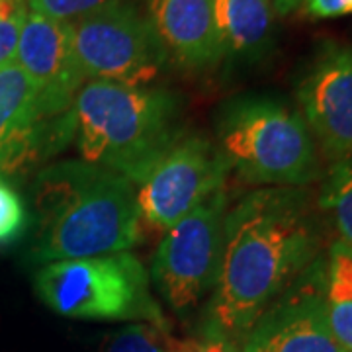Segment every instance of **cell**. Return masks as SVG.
I'll list each match as a JSON object with an SVG mask.
<instances>
[{
	"label": "cell",
	"instance_id": "14",
	"mask_svg": "<svg viewBox=\"0 0 352 352\" xmlns=\"http://www.w3.org/2000/svg\"><path fill=\"white\" fill-rule=\"evenodd\" d=\"M223 59H261L272 47L276 12L268 0H212Z\"/></svg>",
	"mask_w": 352,
	"mask_h": 352
},
{
	"label": "cell",
	"instance_id": "5",
	"mask_svg": "<svg viewBox=\"0 0 352 352\" xmlns=\"http://www.w3.org/2000/svg\"><path fill=\"white\" fill-rule=\"evenodd\" d=\"M34 289L51 311L69 319H143V323L166 327L149 289V274L131 252L41 264Z\"/></svg>",
	"mask_w": 352,
	"mask_h": 352
},
{
	"label": "cell",
	"instance_id": "8",
	"mask_svg": "<svg viewBox=\"0 0 352 352\" xmlns=\"http://www.w3.org/2000/svg\"><path fill=\"white\" fill-rule=\"evenodd\" d=\"M231 166L214 143L180 138L138 186L141 226L166 233L200 204L223 190Z\"/></svg>",
	"mask_w": 352,
	"mask_h": 352
},
{
	"label": "cell",
	"instance_id": "20",
	"mask_svg": "<svg viewBox=\"0 0 352 352\" xmlns=\"http://www.w3.org/2000/svg\"><path fill=\"white\" fill-rule=\"evenodd\" d=\"M112 0H25L30 12L41 14L59 22H75L87 14L98 10Z\"/></svg>",
	"mask_w": 352,
	"mask_h": 352
},
{
	"label": "cell",
	"instance_id": "4",
	"mask_svg": "<svg viewBox=\"0 0 352 352\" xmlns=\"http://www.w3.org/2000/svg\"><path fill=\"white\" fill-rule=\"evenodd\" d=\"M217 138L231 170L251 184L302 188L319 175L305 120L274 98L249 96L229 104Z\"/></svg>",
	"mask_w": 352,
	"mask_h": 352
},
{
	"label": "cell",
	"instance_id": "1",
	"mask_svg": "<svg viewBox=\"0 0 352 352\" xmlns=\"http://www.w3.org/2000/svg\"><path fill=\"white\" fill-rule=\"evenodd\" d=\"M321 235L302 188L264 186L223 219L206 327L243 342L254 321L319 258Z\"/></svg>",
	"mask_w": 352,
	"mask_h": 352
},
{
	"label": "cell",
	"instance_id": "21",
	"mask_svg": "<svg viewBox=\"0 0 352 352\" xmlns=\"http://www.w3.org/2000/svg\"><path fill=\"white\" fill-rule=\"evenodd\" d=\"M241 342L229 339L221 333L204 329L198 339L170 342L168 352H241Z\"/></svg>",
	"mask_w": 352,
	"mask_h": 352
},
{
	"label": "cell",
	"instance_id": "12",
	"mask_svg": "<svg viewBox=\"0 0 352 352\" xmlns=\"http://www.w3.org/2000/svg\"><path fill=\"white\" fill-rule=\"evenodd\" d=\"M298 98L311 135L333 163L352 159V50L327 43L303 73Z\"/></svg>",
	"mask_w": 352,
	"mask_h": 352
},
{
	"label": "cell",
	"instance_id": "9",
	"mask_svg": "<svg viewBox=\"0 0 352 352\" xmlns=\"http://www.w3.org/2000/svg\"><path fill=\"white\" fill-rule=\"evenodd\" d=\"M241 352H346L329 325L323 256L266 307L241 342Z\"/></svg>",
	"mask_w": 352,
	"mask_h": 352
},
{
	"label": "cell",
	"instance_id": "10",
	"mask_svg": "<svg viewBox=\"0 0 352 352\" xmlns=\"http://www.w3.org/2000/svg\"><path fill=\"white\" fill-rule=\"evenodd\" d=\"M75 138L73 113L41 120L38 92L20 65L0 69V178L30 170Z\"/></svg>",
	"mask_w": 352,
	"mask_h": 352
},
{
	"label": "cell",
	"instance_id": "13",
	"mask_svg": "<svg viewBox=\"0 0 352 352\" xmlns=\"http://www.w3.org/2000/svg\"><path fill=\"white\" fill-rule=\"evenodd\" d=\"M149 20L166 57L192 71L223 59L212 0H149Z\"/></svg>",
	"mask_w": 352,
	"mask_h": 352
},
{
	"label": "cell",
	"instance_id": "24",
	"mask_svg": "<svg viewBox=\"0 0 352 352\" xmlns=\"http://www.w3.org/2000/svg\"><path fill=\"white\" fill-rule=\"evenodd\" d=\"M166 352H168V351H166Z\"/></svg>",
	"mask_w": 352,
	"mask_h": 352
},
{
	"label": "cell",
	"instance_id": "23",
	"mask_svg": "<svg viewBox=\"0 0 352 352\" xmlns=\"http://www.w3.org/2000/svg\"><path fill=\"white\" fill-rule=\"evenodd\" d=\"M268 2L272 4L274 12L280 14V16H286V14L294 12L302 4V0H268Z\"/></svg>",
	"mask_w": 352,
	"mask_h": 352
},
{
	"label": "cell",
	"instance_id": "17",
	"mask_svg": "<svg viewBox=\"0 0 352 352\" xmlns=\"http://www.w3.org/2000/svg\"><path fill=\"white\" fill-rule=\"evenodd\" d=\"M173 340L168 329L153 323H133L108 335L100 352H166Z\"/></svg>",
	"mask_w": 352,
	"mask_h": 352
},
{
	"label": "cell",
	"instance_id": "16",
	"mask_svg": "<svg viewBox=\"0 0 352 352\" xmlns=\"http://www.w3.org/2000/svg\"><path fill=\"white\" fill-rule=\"evenodd\" d=\"M319 206L333 215L340 241L352 247V159L333 164L321 190Z\"/></svg>",
	"mask_w": 352,
	"mask_h": 352
},
{
	"label": "cell",
	"instance_id": "15",
	"mask_svg": "<svg viewBox=\"0 0 352 352\" xmlns=\"http://www.w3.org/2000/svg\"><path fill=\"white\" fill-rule=\"evenodd\" d=\"M325 307L335 339L352 352V247L335 241L325 258Z\"/></svg>",
	"mask_w": 352,
	"mask_h": 352
},
{
	"label": "cell",
	"instance_id": "22",
	"mask_svg": "<svg viewBox=\"0 0 352 352\" xmlns=\"http://www.w3.org/2000/svg\"><path fill=\"white\" fill-rule=\"evenodd\" d=\"M307 16L315 20H329L352 14V0H302Z\"/></svg>",
	"mask_w": 352,
	"mask_h": 352
},
{
	"label": "cell",
	"instance_id": "19",
	"mask_svg": "<svg viewBox=\"0 0 352 352\" xmlns=\"http://www.w3.org/2000/svg\"><path fill=\"white\" fill-rule=\"evenodd\" d=\"M25 16V0H0V69L16 61Z\"/></svg>",
	"mask_w": 352,
	"mask_h": 352
},
{
	"label": "cell",
	"instance_id": "6",
	"mask_svg": "<svg viewBox=\"0 0 352 352\" xmlns=\"http://www.w3.org/2000/svg\"><path fill=\"white\" fill-rule=\"evenodd\" d=\"M71 28L87 80L147 87L168 59L149 16L129 0H112Z\"/></svg>",
	"mask_w": 352,
	"mask_h": 352
},
{
	"label": "cell",
	"instance_id": "3",
	"mask_svg": "<svg viewBox=\"0 0 352 352\" xmlns=\"http://www.w3.org/2000/svg\"><path fill=\"white\" fill-rule=\"evenodd\" d=\"M71 113L80 161L126 176L135 186L182 138L178 98L164 88L87 80Z\"/></svg>",
	"mask_w": 352,
	"mask_h": 352
},
{
	"label": "cell",
	"instance_id": "18",
	"mask_svg": "<svg viewBox=\"0 0 352 352\" xmlns=\"http://www.w3.org/2000/svg\"><path fill=\"white\" fill-rule=\"evenodd\" d=\"M30 217L22 196L0 178V247L12 245L28 229Z\"/></svg>",
	"mask_w": 352,
	"mask_h": 352
},
{
	"label": "cell",
	"instance_id": "11",
	"mask_svg": "<svg viewBox=\"0 0 352 352\" xmlns=\"http://www.w3.org/2000/svg\"><path fill=\"white\" fill-rule=\"evenodd\" d=\"M16 63L38 92L41 120H57L71 112L75 96L87 82L76 57L71 22L28 10Z\"/></svg>",
	"mask_w": 352,
	"mask_h": 352
},
{
	"label": "cell",
	"instance_id": "7",
	"mask_svg": "<svg viewBox=\"0 0 352 352\" xmlns=\"http://www.w3.org/2000/svg\"><path fill=\"white\" fill-rule=\"evenodd\" d=\"M227 210L226 188L217 190L163 233L153 256L151 276L175 311L194 307L214 289Z\"/></svg>",
	"mask_w": 352,
	"mask_h": 352
},
{
	"label": "cell",
	"instance_id": "2",
	"mask_svg": "<svg viewBox=\"0 0 352 352\" xmlns=\"http://www.w3.org/2000/svg\"><path fill=\"white\" fill-rule=\"evenodd\" d=\"M34 190L39 221L30 251L34 263L104 256L138 245V188L126 176L67 161L41 170Z\"/></svg>",
	"mask_w": 352,
	"mask_h": 352
}]
</instances>
